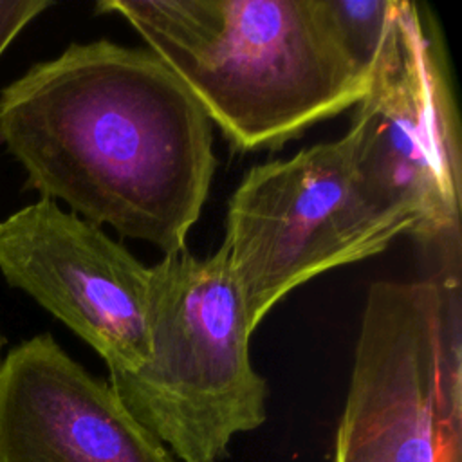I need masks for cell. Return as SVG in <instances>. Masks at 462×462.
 Here are the masks:
<instances>
[{
	"instance_id": "cell-9",
	"label": "cell",
	"mask_w": 462,
	"mask_h": 462,
	"mask_svg": "<svg viewBox=\"0 0 462 462\" xmlns=\"http://www.w3.org/2000/svg\"><path fill=\"white\" fill-rule=\"evenodd\" d=\"M401 4L402 0H323L343 51L368 79L393 43Z\"/></svg>"
},
{
	"instance_id": "cell-10",
	"label": "cell",
	"mask_w": 462,
	"mask_h": 462,
	"mask_svg": "<svg viewBox=\"0 0 462 462\" xmlns=\"http://www.w3.org/2000/svg\"><path fill=\"white\" fill-rule=\"evenodd\" d=\"M52 5L49 0H0V56L27 23Z\"/></svg>"
},
{
	"instance_id": "cell-2",
	"label": "cell",
	"mask_w": 462,
	"mask_h": 462,
	"mask_svg": "<svg viewBox=\"0 0 462 462\" xmlns=\"http://www.w3.org/2000/svg\"><path fill=\"white\" fill-rule=\"evenodd\" d=\"M240 152L282 148L356 106L370 79L323 0H108Z\"/></svg>"
},
{
	"instance_id": "cell-8",
	"label": "cell",
	"mask_w": 462,
	"mask_h": 462,
	"mask_svg": "<svg viewBox=\"0 0 462 462\" xmlns=\"http://www.w3.org/2000/svg\"><path fill=\"white\" fill-rule=\"evenodd\" d=\"M0 462H179L51 334L0 365Z\"/></svg>"
},
{
	"instance_id": "cell-6",
	"label": "cell",
	"mask_w": 462,
	"mask_h": 462,
	"mask_svg": "<svg viewBox=\"0 0 462 462\" xmlns=\"http://www.w3.org/2000/svg\"><path fill=\"white\" fill-rule=\"evenodd\" d=\"M345 135L365 188L413 218L417 238L460 236L458 114L444 47L417 4H401L393 43Z\"/></svg>"
},
{
	"instance_id": "cell-11",
	"label": "cell",
	"mask_w": 462,
	"mask_h": 462,
	"mask_svg": "<svg viewBox=\"0 0 462 462\" xmlns=\"http://www.w3.org/2000/svg\"><path fill=\"white\" fill-rule=\"evenodd\" d=\"M2 345H4V339H2V336H0V352H2ZM0 365H2V361H0Z\"/></svg>"
},
{
	"instance_id": "cell-7",
	"label": "cell",
	"mask_w": 462,
	"mask_h": 462,
	"mask_svg": "<svg viewBox=\"0 0 462 462\" xmlns=\"http://www.w3.org/2000/svg\"><path fill=\"white\" fill-rule=\"evenodd\" d=\"M0 273L90 345L108 374L150 356V267L99 226L40 199L0 220Z\"/></svg>"
},
{
	"instance_id": "cell-3",
	"label": "cell",
	"mask_w": 462,
	"mask_h": 462,
	"mask_svg": "<svg viewBox=\"0 0 462 462\" xmlns=\"http://www.w3.org/2000/svg\"><path fill=\"white\" fill-rule=\"evenodd\" d=\"M150 356L108 384L179 462H222L238 433L265 422L253 327L224 247L166 254L150 267Z\"/></svg>"
},
{
	"instance_id": "cell-1",
	"label": "cell",
	"mask_w": 462,
	"mask_h": 462,
	"mask_svg": "<svg viewBox=\"0 0 462 462\" xmlns=\"http://www.w3.org/2000/svg\"><path fill=\"white\" fill-rule=\"evenodd\" d=\"M0 144L25 188L96 226L186 251L217 168L211 121L150 51L70 43L0 90Z\"/></svg>"
},
{
	"instance_id": "cell-4",
	"label": "cell",
	"mask_w": 462,
	"mask_h": 462,
	"mask_svg": "<svg viewBox=\"0 0 462 462\" xmlns=\"http://www.w3.org/2000/svg\"><path fill=\"white\" fill-rule=\"evenodd\" d=\"M439 253V276L370 285L334 462H460V245Z\"/></svg>"
},
{
	"instance_id": "cell-5",
	"label": "cell",
	"mask_w": 462,
	"mask_h": 462,
	"mask_svg": "<svg viewBox=\"0 0 462 462\" xmlns=\"http://www.w3.org/2000/svg\"><path fill=\"white\" fill-rule=\"evenodd\" d=\"M417 233L361 182L346 135L247 170L233 191L226 251L253 328L309 280Z\"/></svg>"
}]
</instances>
